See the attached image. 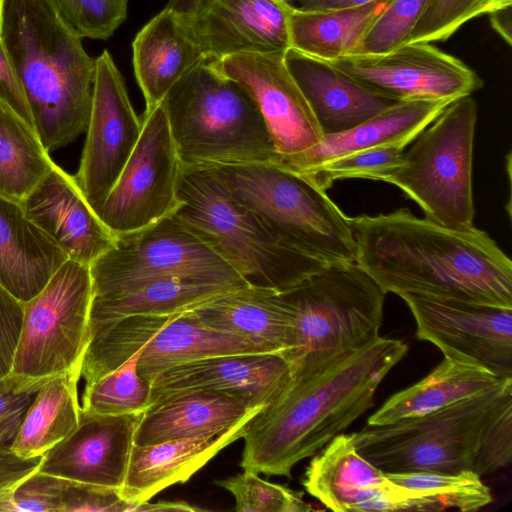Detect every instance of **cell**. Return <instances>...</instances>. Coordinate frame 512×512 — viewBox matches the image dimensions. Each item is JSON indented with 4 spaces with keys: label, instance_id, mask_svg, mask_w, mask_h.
<instances>
[{
    "label": "cell",
    "instance_id": "6da1fadb",
    "mask_svg": "<svg viewBox=\"0 0 512 512\" xmlns=\"http://www.w3.org/2000/svg\"><path fill=\"white\" fill-rule=\"evenodd\" d=\"M355 263L387 293L512 308V262L488 233L400 208L349 217Z\"/></svg>",
    "mask_w": 512,
    "mask_h": 512
},
{
    "label": "cell",
    "instance_id": "7a4b0ae2",
    "mask_svg": "<svg viewBox=\"0 0 512 512\" xmlns=\"http://www.w3.org/2000/svg\"><path fill=\"white\" fill-rule=\"evenodd\" d=\"M398 339L371 344L290 384L248 423L240 466L290 478L293 467L316 454L374 405L382 380L407 354Z\"/></svg>",
    "mask_w": 512,
    "mask_h": 512
},
{
    "label": "cell",
    "instance_id": "3957f363",
    "mask_svg": "<svg viewBox=\"0 0 512 512\" xmlns=\"http://www.w3.org/2000/svg\"><path fill=\"white\" fill-rule=\"evenodd\" d=\"M352 435L359 453L385 473H495L512 459V379L439 411L367 424Z\"/></svg>",
    "mask_w": 512,
    "mask_h": 512
},
{
    "label": "cell",
    "instance_id": "277c9868",
    "mask_svg": "<svg viewBox=\"0 0 512 512\" xmlns=\"http://www.w3.org/2000/svg\"><path fill=\"white\" fill-rule=\"evenodd\" d=\"M2 38L50 153L86 131L95 58L49 0H4Z\"/></svg>",
    "mask_w": 512,
    "mask_h": 512
},
{
    "label": "cell",
    "instance_id": "5b68a950",
    "mask_svg": "<svg viewBox=\"0 0 512 512\" xmlns=\"http://www.w3.org/2000/svg\"><path fill=\"white\" fill-rule=\"evenodd\" d=\"M162 105L182 165L280 164L254 97L209 60L187 70Z\"/></svg>",
    "mask_w": 512,
    "mask_h": 512
},
{
    "label": "cell",
    "instance_id": "8992f818",
    "mask_svg": "<svg viewBox=\"0 0 512 512\" xmlns=\"http://www.w3.org/2000/svg\"><path fill=\"white\" fill-rule=\"evenodd\" d=\"M173 216L249 285L283 292L329 264L281 241L211 167L181 164Z\"/></svg>",
    "mask_w": 512,
    "mask_h": 512
},
{
    "label": "cell",
    "instance_id": "52a82bcc",
    "mask_svg": "<svg viewBox=\"0 0 512 512\" xmlns=\"http://www.w3.org/2000/svg\"><path fill=\"white\" fill-rule=\"evenodd\" d=\"M293 313L285 356L310 376L380 337L386 294L356 263L330 264L281 292Z\"/></svg>",
    "mask_w": 512,
    "mask_h": 512
},
{
    "label": "cell",
    "instance_id": "ba28073f",
    "mask_svg": "<svg viewBox=\"0 0 512 512\" xmlns=\"http://www.w3.org/2000/svg\"><path fill=\"white\" fill-rule=\"evenodd\" d=\"M211 168L229 193L287 245L329 265L355 263L349 217L303 175L276 163Z\"/></svg>",
    "mask_w": 512,
    "mask_h": 512
},
{
    "label": "cell",
    "instance_id": "9c48e42d",
    "mask_svg": "<svg viewBox=\"0 0 512 512\" xmlns=\"http://www.w3.org/2000/svg\"><path fill=\"white\" fill-rule=\"evenodd\" d=\"M478 105L459 98L426 127L384 181L416 202L425 218L454 229L473 226V146Z\"/></svg>",
    "mask_w": 512,
    "mask_h": 512
},
{
    "label": "cell",
    "instance_id": "30bf717a",
    "mask_svg": "<svg viewBox=\"0 0 512 512\" xmlns=\"http://www.w3.org/2000/svg\"><path fill=\"white\" fill-rule=\"evenodd\" d=\"M90 266L67 259L46 285L23 303V321L11 373L51 379L77 373L89 343Z\"/></svg>",
    "mask_w": 512,
    "mask_h": 512
},
{
    "label": "cell",
    "instance_id": "8fae6325",
    "mask_svg": "<svg viewBox=\"0 0 512 512\" xmlns=\"http://www.w3.org/2000/svg\"><path fill=\"white\" fill-rule=\"evenodd\" d=\"M116 237V245L89 265L92 297L165 276L195 275L249 285L173 214Z\"/></svg>",
    "mask_w": 512,
    "mask_h": 512
},
{
    "label": "cell",
    "instance_id": "7c38bea8",
    "mask_svg": "<svg viewBox=\"0 0 512 512\" xmlns=\"http://www.w3.org/2000/svg\"><path fill=\"white\" fill-rule=\"evenodd\" d=\"M180 168L161 103L144 112L139 140L97 215L120 236L172 214L179 204L176 190Z\"/></svg>",
    "mask_w": 512,
    "mask_h": 512
},
{
    "label": "cell",
    "instance_id": "4fadbf2b",
    "mask_svg": "<svg viewBox=\"0 0 512 512\" xmlns=\"http://www.w3.org/2000/svg\"><path fill=\"white\" fill-rule=\"evenodd\" d=\"M399 297L414 317L420 340L444 357L512 378V308L410 293Z\"/></svg>",
    "mask_w": 512,
    "mask_h": 512
},
{
    "label": "cell",
    "instance_id": "5bb4252c",
    "mask_svg": "<svg viewBox=\"0 0 512 512\" xmlns=\"http://www.w3.org/2000/svg\"><path fill=\"white\" fill-rule=\"evenodd\" d=\"M90 117L80 165L74 175L85 200L96 212L117 182L142 131L124 78L110 52L95 58Z\"/></svg>",
    "mask_w": 512,
    "mask_h": 512
},
{
    "label": "cell",
    "instance_id": "9a60e30c",
    "mask_svg": "<svg viewBox=\"0 0 512 512\" xmlns=\"http://www.w3.org/2000/svg\"><path fill=\"white\" fill-rule=\"evenodd\" d=\"M330 63L397 101L453 102L471 96L484 85L473 69L429 42L409 43L386 54H358Z\"/></svg>",
    "mask_w": 512,
    "mask_h": 512
},
{
    "label": "cell",
    "instance_id": "2e32d148",
    "mask_svg": "<svg viewBox=\"0 0 512 512\" xmlns=\"http://www.w3.org/2000/svg\"><path fill=\"white\" fill-rule=\"evenodd\" d=\"M285 52H244L210 61L241 83L264 117L280 165L287 166L318 144L324 134L304 94L286 67Z\"/></svg>",
    "mask_w": 512,
    "mask_h": 512
},
{
    "label": "cell",
    "instance_id": "e0dca14e",
    "mask_svg": "<svg viewBox=\"0 0 512 512\" xmlns=\"http://www.w3.org/2000/svg\"><path fill=\"white\" fill-rule=\"evenodd\" d=\"M291 11L284 0H204L182 19L204 57L217 61L244 52H286Z\"/></svg>",
    "mask_w": 512,
    "mask_h": 512
},
{
    "label": "cell",
    "instance_id": "ac0fdd59",
    "mask_svg": "<svg viewBox=\"0 0 512 512\" xmlns=\"http://www.w3.org/2000/svg\"><path fill=\"white\" fill-rule=\"evenodd\" d=\"M143 414L105 415L81 409L77 428L44 454L38 470L121 490Z\"/></svg>",
    "mask_w": 512,
    "mask_h": 512
},
{
    "label": "cell",
    "instance_id": "d6986e66",
    "mask_svg": "<svg viewBox=\"0 0 512 512\" xmlns=\"http://www.w3.org/2000/svg\"><path fill=\"white\" fill-rule=\"evenodd\" d=\"M293 367L280 353L211 356L176 365L151 381L149 406L175 395L214 391L271 403L291 382Z\"/></svg>",
    "mask_w": 512,
    "mask_h": 512
},
{
    "label": "cell",
    "instance_id": "ffe728a7",
    "mask_svg": "<svg viewBox=\"0 0 512 512\" xmlns=\"http://www.w3.org/2000/svg\"><path fill=\"white\" fill-rule=\"evenodd\" d=\"M21 206L26 217L72 259L90 265L116 245V235L85 200L74 175L55 164Z\"/></svg>",
    "mask_w": 512,
    "mask_h": 512
},
{
    "label": "cell",
    "instance_id": "44dd1931",
    "mask_svg": "<svg viewBox=\"0 0 512 512\" xmlns=\"http://www.w3.org/2000/svg\"><path fill=\"white\" fill-rule=\"evenodd\" d=\"M284 60L324 135L351 129L398 102L330 62L295 49L289 48Z\"/></svg>",
    "mask_w": 512,
    "mask_h": 512
},
{
    "label": "cell",
    "instance_id": "7402d4cb",
    "mask_svg": "<svg viewBox=\"0 0 512 512\" xmlns=\"http://www.w3.org/2000/svg\"><path fill=\"white\" fill-rule=\"evenodd\" d=\"M259 412V411H258ZM252 413L233 426L202 437L162 443L134 445L127 469L122 497L137 507L167 487L187 482L221 450L242 438Z\"/></svg>",
    "mask_w": 512,
    "mask_h": 512
},
{
    "label": "cell",
    "instance_id": "603a6c76",
    "mask_svg": "<svg viewBox=\"0 0 512 512\" xmlns=\"http://www.w3.org/2000/svg\"><path fill=\"white\" fill-rule=\"evenodd\" d=\"M263 407L241 395L224 392L193 391L175 395L146 409L136 429L134 445L216 434Z\"/></svg>",
    "mask_w": 512,
    "mask_h": 512
},
{
    "label": "cell",
    "instance_id": "cb8c5ba5",
    "mask_svg": "<svg viewBox=\"0 0 512 512\" xmlns=\"http://www.w3.org/2000/svg\"><path fill=\"white\" fill-rule=\"evenodd\" d=\"M452 102L398 101L385 111L346 131L324 135L321 141L285 168L306 174L338 157L355 152L398 146L405 148ZM284 167V166H283Z\"/></svg>",
    "mask_w": 512,
    "mask_h": 512
},
{
    "label": "cell",
    "instance_id": "d4e9b609",
    "mask_svg": "<svg viewBox=\"0 0 512 512\" xmlns=\"http://www.w3.org/2000/svg\"><path fill=\"white\" fill-rule=\"evenodd\" d=\"M390 483L359 453L352 433H340L320 449L303 479L306 491L335 512L373 511L381 489Z\"/></svg>",
    "mask_w": 512,
    "mask_h": 512
},
{
    "label": "cell",
    "instance_id": "484cf974",
    "mask_svg": "<svg viewBox=\"0 0 512 512\" xmlns=\"http://www.w3.org/2000/svg\"><path fill=\"white\" fill-rule=\"evenodd\" d=\"M204 325L285 354L291 348L293 313L281 292L246 286L191 309Z\"/></svg>",
    "mask_w": 512,
    "mask_h": 512
},
{
    "label": "cell",
    "instance_id": "4316f807",
    "mask_svg": "<svg viewBox=\"0 0 512 512\" xmlns=\"http://www.w3.org/2000/svg\"><path fill=\"white\" fill-rule=\"evenodd\" d=\"M133 67L149 112L162 103L180 77L206 59L181 16L164 8L135 36Z\"/></svg>",
    "mask_w": 512,
    "mask_h": 512
},
{
    "label": "cell",
    "instance_id": "83f0119b",
    "mask_svg": "<svg viewBox=\"0 0 512 512\" xmlns=\"http://www.w3.org/2000/svg\"><path fill=\"white\" fill-rule=\"evenodd\" d=\"M68 259L25 215L0 194V284L22 303L33 298Z\"/></svg>",
    "mask_w": 512,
    "mask_h": 512
},
{
    "label": "cell",
    "instance_id": "f1b7e54d",
    "mask_svg": "<svg viewBox=\"0 0 512 512\" xmlns=\"http://www.w3.org/2000/svg\"><path fill=\"white\" fill-rule=\"evenodd\" d=\"M246 286L249 285L195 275L165 276L130 290L95 296L91 301L89 337L128 316L184 312Z\"/></svg>",
    "mask_w": 512,
    "mask_h": 512
},
{
    "label": "cell",
    "instance_id": "f546056e",
    "mask_svg": "<svg viewBox=\"0 0 512 512\" xmlns=\"http://www.w3.org/2000/svg\"><path fill=\"white\" fill-rule=\"evenodd\" d=\"M508 379L489 371L444 357L425 378L392 395L368 421V425H383L424 416L459 401L492 390Z\"/></svg>",
    "mask_w": 512,
    "mask_h": 512
},
{
    "label": "cell",
    "instance_id": "4dcf8cb0",
    "mask_svg": "<svg viewBox=\"0 0 512 512\" xmlns=\"http://www.w3.org/2000/svg\"><path fill=\"white\" fill-rule=\"evenodd\" d=\"M239 353L270 352L247 339L202 324L187 310L171 315L140 348L137 372L151 382L159 373L179 364Z\"/></svg>",
    "mask_w": 512,
    "mask_h": 512
},
{
    "label": "cell",
    "instance_id": "1f68e13d",
    "mask_svg": "<svg viewBox=\"0 0 512 512\" xmlns=\"http://www.w3.org/2000/svg\"><path fill=\"white\" fill-rule=\"evenodd\" d=\"M388 1L373 0L357 7L327 12L292 8L290 48L328 62L357 55L367 31Z\"/></svg>",
    "mask_w": 512,
    "mask_h": 512
},
{
    "label": "cell",
    "instance_id": "d6a6232c",
    "mask_svg": "<svg viewBox=\"0 0 512 512\" xmlns=\"http://www.w3.org/2000/svg\"><path fill=\"white\" fill-rule=\"evenodd\" d=\"M77 373H63L41 386L11 446L20 458L43 456L73 432L80 420Z\"/></svg>",
    "mask_w": 512,
    "mask_h": 512
},
{
    "label": "cell",
    "instance_id": "836d02e7",
    "mask_svg": "<svg viewBox=\"0 0 512 512\" xmlns=\"http://www.w3.org/2000/svg\"><path fill=\"white\" fill-rule=\"evenodd\" d=\"M54 166L35 128L0 100V194L21 204Z\"/></svg>",
    "mask_w": 512,
    "mask_h": 512
},
{
    "label": "cell",
    "instance_id": "e575fe53",
    "mask_svg": "<svg viewBox=\"0 0 512 512\" xmlns=\"http://www.w3.org/2000/svg\"><path fill=\"white\" fill-rule=\"evenodd\" d=\"M397 485L418 490L420 511L456 509L477 511L493 501L490 488L471 471L437 473L426 471L386 473Z\"/></svg>",
    "mask_w": 512,
    "mask_h": 512
},
{
    "label": "cell",
    "instance_id": "d590c367",
    "mask_svg": "<svg viewBox=\"0 0 512 512\" xmlns=\"http://www.w3.org/2000/svg\"><path fill=\"white\" fill-rule=\"evenodd\" d=\"M140 350L128 361L85 387L81 409L105 415L145 412L150 404L151 382L137 372Z\"/></svg>",
    "mask_w": 512,
    "mask_h": 512
},
{
    "label": "cell",
    "instance_id": "8d00e7d4",
    "mask_svg": "<svg viewBox=\"0 0 512 512\" xmlns=\"http://www.w3.org/2000/svg\"><path fill=\"white\" fill-rule=\"evenodd\" d=\"M216 484L229 491L235 499L238 512H308L312 506L303 499V492L287 486L268 482L259 474L244 472L216 481Z\"/></svg>",
    "mask_w": 512,
    "mask_h": 512
},
{
    "label": "cell",
    "instance_id": "74e56055",
    "mask_svg": "<svg viewBox=\"0 0 512 512\" xmlns=\"http://www.w3.org/2000/svg\"><path fill=\"white\" fill-rule=\"evenodd\" d=\"M403 154L404 148L398 146L355 152L300 175L325 191L340 179L361 178L384 182L400 166Z\"/></svg>",
    "mask_w": 512,
    "mask_h": 512
},
{
    "label": "cell",
    "instance_id": "f35d334b",
    "mask_svg": "<svg viewBox=\"0 0 512 512\" xmlns=\"http://www.w3.org/2000/svg\"><path fill=\"white\" fill-rule=\"evenodd\" d=\"M509 5L512 0H433L406 44L445 41L468 21Z\"/></svg>",
    "mask_w": 512,
    "mask_h": 512
},
{
    "label": "cell",
    "instance_id": "ab89813d",
    "mask_svg": "<svg viewBox=\"0 0 512 512\" xmlns=\"http://www.w3.org/2000/svg\"><path fill=\"white\" fill-rule=\"evenodd\" d=\"M432 1L389 0L367 31L359 54H386L405 45Z\"/></svg>",
    "mask_w": 512,
    "mask_h": 512
},
{
    "label": "cell",
    "instance_id": "60d3db41",
    "mask_svg": "<svg viewBox=\"0 0 512 512\" xmlns=\"http://www.w3.org/2000/svg\"><path fill=\"white\" fill-rule=\"evenodd\" d=\"M80 38L107 40L126 20L128 0H49Z\"/></svg>",
    "mask_w": 512,
    "mask_h": 512
},
{
    "label": "cell",
    "instance_id": "b9f144b4",
    "mask_svg": "<svg viewBox=\"0 0 512 512\" xmlns=\"http://www.w3.org/2000/svg\"><path fill=\"white\" fill-rule=\"evenodd\" d=\"M65 481L36 469L13 485L0 489V511L60 512Z\"/></svg>",
    "mask_w": 512,
    "mask_h": 512
},
{
    "label": "cell",
    "instance_id": "7bdbcfd3",
    "mask_svg": "<svg viewBox=\"0 0 512 512\" xmlns=\"http://www.w3.org/2000/svg\"><path fill=\"white\" fill-rule=\"evenodd\" d=\"M48 380L28 379L12 373L0 379V452L11 451L27 409Z\"/></svg>",
    "mask_w": 512,
    "mask_h": 512
},
{
    "label": "cell",
    "instance_id": "ee69618b",
    "mask_svg": "<svg viewBox=\"0 0 512 512\" xmlns=\"http://www.w3.org/2000/svg\"><path fill=\"white\" fill-rule=\"evenodd\" d=\"M119 489L95 484L65 481L60 512H134Z\"/></svg>",
    "mask_w": 512,
    "mask_h": 512
},
{
    "label": "cell",
    "instance_id": "f6af8a7d",
    "mask_svg": "<svg viewBox=\"0 0 512 512\" xmlns=\"http://www.w3.org/2000/svg\"><path fill=\"white\" fill-rule=\"evenodd\" d=\"M23 321V303L0 284V379L11 373Z\"/></svg>",
    "mask_w": 512,
    "mask_h": 512
},
{
    "label": "cell",
    "instance_id": "bcb514c9",
    "mask_svg": "<svg viewBox=\"0 0 512 512\" xmlns=\"http://www.w3.org/2000/svg\"><path fill=\"white\" fill-rule=\"evenodd\" d=\"M0 100L34 127L25 93L2 38V28H0Z\"/></svg>",
    "mask_w": 512,
    "mask_h": 512
},
{
    "label": "cell",
    "instance_id": "7dc6e473",
    "mask_svg": "<svg viewBox=\"0 0 512 512\" xmlns=\"http://www.w3.org/2000/svg\"><path fill=\"white\" fill-rule=\"evenodd\" d=\"M43 456L23 459L12 451L0 452V489L13 485L38 469Z\"/></svg>",
    "mask_w": 512,
    "mask_h": 512
},
{
    "label": "cell",
    "instance_id": "c3c4849f",
    "mask_svg": "<svg viewBox=\"0 0 512 512\" xmlns=\"http://www.w3.org/2000/svg\"><path fill=\"white\" fill-rule=\"evenodd\" d=\"M293 9L305 12H327L357 7L373 0H284Z\"/></svg>",
    "mask_w": 512,
    "mask_h": 512
},
{
    "label": "cell",
    "instance_id": "681fc988",
    "mask_svg": "<svg viewBox=\"0 0 512 512\" xmlns=\"http://www.w3.org/2000/svg\"><path fill=\"white\" fill-rule=\"evenodd\" d=\"M493 30L510 46L512 44V5L487 14Z\"/></svg>",
    "mask_w": 512,
    "mask_h": 512
},
{
    "label": "cell",
    "instance_id": "f907efd6",
    "mask_svg": "<svg viewBox=\"0 0 512 512\" xmlns=\"http://www.w3.org/2000/svg\"><path fill=\"white\" fill-rule=\"evenodd\" d=\"M150 512V511H202L201 508L192 506L184 501H158L150 503L149 501L141 503L136 512Z\"/></svg>",
    "mask_w": 512,
    "mask_h": 512
},
{
    "label": "cell",
    "instance_id": "816d5d0a",
    "mask_svg": "<svg viewBox=\"0 0 512 512\" xmlns=\"http://www.w3.org/2000/svg\"><path fill=\"white\" fill-rule=\"evenodd\" d=\"M204 0H169L165 8L170 9L181 17H189Z\"/></svg>",
    "mask_w": 512,
    "mask_h": 512
},
{
    "label": "cell",
    "instance_id": "f5cc1de1",
    "mask_svg": "<svg viewBox=\"0 0 512 512\" xmlns=\"http://www.w3.org/2000/svg\"><path fill=\"white\" fill-rule=\"evenodd\" d=\"M3 1L4 0H0V28H2Z\"/></svg>",
    "mask_w": 512,
    "mask_h": 512
}]
</instances>
